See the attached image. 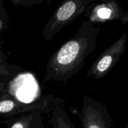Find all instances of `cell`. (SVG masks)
<instances>
[{
  "label": "cell",
  "mask_w": 128,
  "mask_h": 128,
  "mask_svg": "<svg viewBox=\"0 0 128 128\" xmlns=\"http://www.w3.org/2000/svg\"><path fill=\"white\" fill-rule=\"evenodd\" d=\"M100 30L94 23L84 21L74 36L49 59L44 81H67L80 72L86 59L96 50Z\"/></svg>",
  "instance_id": "cell-1"
},
{
  "label": "cell",
  "mask_w": 128,
  "mask_h": 128,
  "mask_svg": "<svg viewBox=\"0 0 128 128\" xmlns=\"http://www.w3.org/2000/svg\"><path fill=\"white\" fill-rule=\"evenodd\" d=\"M94 0H68L62 2L43 28L42 36L50 41L64 27L74 21L84 12Z\"/></svg>",
  "instance_id": "cell-2"
},
{
  "label": "cell",
  "mask_w": 128,
  "mask_h": 128,
  "mask_svg": "<svg viewBox=\"0 0 128 128\" xmlns=\"http://www.w3.org/2000/svg\"><path fill=\"white\" fill-rule=\"evenodd\" d=\"M128 34L124 32L113 44L109 46L92 64L86 76V80H100L113 68L120 61L126 50Z\"/></svg>",
  "instance_id": "cell-3"
},
{
  "label": "cell",
  "mask_w": 128,
  "mask_h": 128,
  "mask_svg": "<svg viewBox=\"0 0 128 128\" xmlns=\"http://www.w3.org/2000/svg\"><path fill=\"white\" fill-rule=\"evenodd\" d=\"M78 116L84 128H112V120L107 107L88 95L84 96Z\"/></svg>",
  "instance_id": "cell-4"
},
{
  "label": "cell",
  "mask_w": 128,
  "mask_h": 128,
  "mask_svg": "<svg viewBox=\"0 0 128 128\" xmlns=\"http://www.w3.org/2000/svg\"><path fill=\"white\" fill-rule=\"evenodd\" d=\"M53 100L51 96H44L34 102L26 103L14 98L6 90L0 98V116L3 118H9L35 110H42L46 113L50 112Z\"/></svg>",
  "instance_id": "cell-5"
},
{
  "label": "cell",
  "mask_w": 128,
  "mask_h": 128,
  "mask_svg": "<svg viewBox=\"0 0 128 128\" xmlns=\"http://www.w3.org/2000/svg\"><path fill=\"white\" fill-rule=\"evenodd\" d=\"M84 16L92 23L119 21L122 25L128 22V12L116 0L90 3L84 10Z\"/></svg>",
  "instance_id": "cell-6"
},
{
  "label": "cell",
  "mask_w": 128,
  "mask_h": 128,
  "mask_svg": "<svg viewBox=\"0 0 128 128\" xmlns=\"http://www.w3.org/2000/svg\"><path fill=\"white\" fill-rule=\"evenodd\" d=\"M42 110H35L25 112L14 117L3 118L0 122L3 123L7 128H43L44 114Z\"/></svg>",
  "instance_id": "cell-7"
},
{
  "label": "cell",
  "mask_w": 128,
  "mask_h": 128,
  "mask_svg": "<svg viewBox=\"0 0 128 128\" xmlns=\"http://www.w3.org/2000/svg\"><path fill=\"white\" fill-rule=\"evenodd\" d=\"M49 122L54 128H74L63 103L60 100H54Z\"/></svg>",
  "instance_id": "cell-8"
},
{
  "label": "cell",
  "mask_w": 128,
  "mask_h": 128,
  "mask_svg": "<svg viewBox=\"0 0 128 128\" xmlns=\"http://www.w3.org/2000/svg\"><path fill=\"white\" fill-rule=\"evenodd\" d=\"M2 42L0 41V78L8 81L23 72L22 69L19 65L11 64L8 62V58L2 50Z\"/></svg>",
  "instance_id": "cell-9"
},
{
  "label": "cell",
  "mask_w": 128,
  "mask_h": 128,
  "mask_svg": "<svg viewBox=\"0 0 128 128\" xmlns=\"http://www.w3.org/2000/svg\"><path fill=\"white\" fill-rule=\"evenodd\" d=\"M11 2L14 6L31 7L36 5L41 4L43 2H48L46 0H11Z\"/></svg>",
  "instance_id": "cell-10"
},
{
  "label": "cell",
  "mask_w": 128,
  "mask_h": 128,
  "mask_svg": "<svg viewBox=\"0 0 128 128\" xmlns=\"http://www.w3.org/2000/svg\"><path fill=\"white\" fill-rule=\"evenodd\" d=\"M9 24V17L4 6L0 7V32L3 31L8 27Z\"/></svg>",
  "instance_id": "cell-11"
},
{
  "label": "cell",
  "mask_w": 128,
  "mask_h": 128,
  "mask_svg": "<svg viewBox=\"0 0 128 128\" xmlns=\"http://www.w3.org/2000/svg\"><path fill=\"white\" fill-rule=\"evenodd\" d=\"M6 84H7V81L0 78V88H6Z\"/></svg>",
  "instance_id": "cell-12"
},
{
  "label": "cell",
  "mask_w": 128,
  "mask_h": 128,
  "mask_svg": "<svg viewBox=\"0 0 128 128\" xmlns=\"http://www.w3.org/2000/svg\"><path fill=\"white\" fill-rule=\"evenodd\" d=\"M6 89V88H0V98H1V96H2V95L5 92Z\"/></svg>",
  "instance_id": "cell-13"
},
{
  "label": "cell",
  "mask_w": 128,
  "mask_h": 128,
  "mask_svg": "<svg viewBox=\"0 0 128 128\" xmlns=\"http://www.w3.org/2000/svg\"><path fill=\"white\" fill-rule=\"evenodd\" d=\"M2 5H4L3 1H2V0H0V7H1Z\"/></svg>",
  "instance_id": "cell-14"
}]
</instances>
